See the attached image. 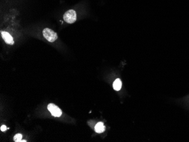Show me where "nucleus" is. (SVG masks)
Here are the masks:
<instances>
[{"label": "nucleus", "mask_w": 189, "mask_h": 142, "mask_svg": "<svg viewBox=\"0 0 189 142\" xmlns=\"http://www.w3.org/2000/svg\"><path fill=\"white\" fill-rule=\"evenodd\" d=\"M43 36L45 38L48 42L51 43L55 42L58 39L57 33L51 29L48 28H46L43 30Z\"/></svg>", "instance_id": "obj_1"}, {"label": "nucleus", "mask_w": 189, "mask_h": 142, "mask_svg": "<svg viewBox=\"0 0 189 142\" xmlns=\"http://www.w3.org/2000/svg\"><path fill=\"white\" fill-rule=\"evenodd\" d=\"M64 20L67 23H74L76 20V14L74 10H69L64 15Z\"/></svg>", "instance_id": "obj_2"}, {"label": "nucleus", "mask_w": 189, "mask_h": 142, "mask_svg": "<svg viewBox=\"0 0 189 142\" xmlns=\"http://www.w3.org/2000/svg\"><path fill=\"white\" fill-rule=\"evenodd\" d=\"M48 109L49 111L52 114V116L54 117H59L62 115V111L61 109H60L57 105H56L53 103L49 104L48 105Z\"/></svg>", "instance_id": "obj_3"}, {"label": "nucleus", "mask_w": 189, "mask_h": 142, "mask_svg": "<svg viewBox=\"0 0 189 142\" xmlns=\"http://www.w3.org/2000/svg\"><path fill=\"white\" fill-rule=\"evenodd\" d=\"M2 38L4 40L5 43L9 45H13L14 42L13 40V38L10 35L9 33L5 31H1Z\"/></svg>", "instance_id": "obj_4"}, {"label": "nucleus", "mask_w": 189, "mask_h": 142, "mask_svg": "<svg viewBox=\"0 0 189 142\" xmlns=\"http://www.w3.org/2000/svg\"><path fill=\"white\" fill-rule=\"evenodd\" d=\"M94 130L97 133H102L105 130V126L103 122H99L97 123L94 127Z\"/></svg>", "instance_id": "obj_5"}, {"label": "nucleus", "mask_w": 189, "mask_h": 142, "mask_svg": "<svg viewBox=\"0 0 189 142\" xmlns=\"http://www.w3.org/2000/svg\"><path fill=\"white\" fill-rule=\"evenodd\" d=\"M113 87L114 90L118 91L121 90V87H122V82L118 78L117 79H116L115 81L114 82L113 84Z\"/></svg>", "instance_id": "obj_6"}, {"label": "nucleus", "mask_w": 189, "mask_h": 142, "mask_svg": "<svg viewBox=\"0 0 189 142\" xmlns=\"http://www.w3.org/2000/svg\"><path fill=\"white\" fill-rule=\"evenodd\" d=\"M22 135L20 134H17L14 137V141L15 142H20L22 140Z\"/></svg>", "instance_id": "obj_7"}, {"label": "nucleus", "mask_w": 189, "mask_h": 142, "mask_svg": "<svg viewBox=\"0 0 189 142\" xmlns=\"http://www.w3.org/2000/svg\"><path fill=\"white\" fill-rule=\"evenodd\" d=\"M7 130V128L5 125H2L1 127V130L2 131V132H4L6 130Z\"/></svg>", "instance_id": "obj_8"}]
</instances>
